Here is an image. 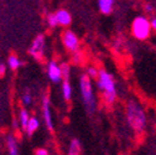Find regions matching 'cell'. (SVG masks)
I'll return each instance as SVG.
<instances>
[{
    "label": "cell",
    "instance_id": "obj_21",
    "mask_svg": "<svg viewBox=\"0 0 156 155\" xmlns=\"http://www.w3.org/2000/svg\"><path fill=\"white\" fill-rule=\"evenodd\" d=\"M31 101H32V97H31V94H29V93H25V94L23 96V103H24L25 106L30 104V103H31Z\"/></svg>",
    "mask_w": 156,
    "mask_h": 155
},
{
    "label": "cell",
    "instance_id": "obj_3",
    "mask_svg": "<svg viewBox=\"0 0 156 155\" xmlns=\"http://www.w3.org/2000/svg\"><path fill=\"white\" fill-rule=\"evenodd\" d=\"M130 32H131L133 37H135L138 41H146L151 36V32H152L150 19L145 15L136 16L131 21Z\"/></svg>",
    "mask_w": 156,
    "mask_h": 155
},
{
    "label": "cell",
    "instance_id": "obj_8",
    "mask_svg": "<svg viewBox=\"0 0 156 155\" xmlns=\"http://www.w3.org/2000/svg\"><path fill=\"white\" fill-rule=\"evenodd\" d=\"M42 112H44V118L46 122V125L50 130L53 129V123H52V115H51V108H50V101L48 97L44 98V103H42Z\"/></svg>",
    "mask_w": 156,
    "mask_h": 155
},
{
    "label": "cell",
    "instance_id": "obj_12",
    "mask_svg": "<svg viewBox=\"0 0 156 155\" xmlns=\"http://www.w3.org/2000/svg\"><path fill=\"white\" fill-rule=\"evenodd\" d=\"M62 94H63V98L66 101H71V98H72V87H71V83L68 81H63Z\"/></svg>",
    "mask_w": 156,
    "mask_h": 155
},
{
    "label": "cell",
    "instance_id": "obj_23",
    "mask_svg": "<svg viewBox=\"0 0 156 155\" xmlns=\"http://www.w3.org/2000/svg\"><path fill=\"white\" fill-rule=\"evenodd\" d=\"M150 24H151V29H152V31L156 32V16H154V17L150 19Z\"/></svg>",
    "mask_w": 156,
    "mask_h": 155
},
{
    "label": "cell",
    "instance_id": "obj_9",
    "mask_svg": "<svg viewBox=\"0 0 156 155\" xmlns=\"http://www.w3.org/2000/svg\"><path fill=\"white\" fill-rule=\"evenodd\" d=\"M98 9L104 15L112 14L114 9V0H98Z\"/></svg>",
    "mask_w": 156,
    "mask_h": 155
},
{
    "label": "cell",
    "instance_id": "obj_22",
    "mask_svg": "<svg viewBox=\"0 0 156 155\" xmlns=\"http://www.w3.org/2000/svg\"><path fill=\"white\" fill-rule=\"evenodd\" d=\"M144 9H145V11H146V14H154V8H152V5L151 4H145V6H144Z\"/></svg>",
    "mask_w": 156,
    "mask_h": 155
},
{
    "label": "cell",
    "instance_id": "obj_10",
    "mask_svg": "<svg viewBox=\"0 0 156 155\" xmlns=\"http://www.w3.org/2000/svg\"><path fill=\"white\" fill-rule=\"evenodd\" d=\"M57 16V20H58V25H62V26H68L72 21V16L68 11L66 10H58L56 13Z\"/></svg>",
    "mask_w": 156,
    "mask_h": 155
},
{
    "label": "cell",
    "instance_id": "obj_18",
    "mask_svg": "<svg viewBox=\"0 0 156 155\" xmlns=\"http://www.w3.org/2000/svg\"><path fill=\"white\" fill-rule=\"evenodd\" d=\"M98 74H99V70L97 68V67H94V66H89L88 68H87V76L89 77V78L92 80V78H98Z\"/></svg>",
    "mask_w": 156,
    "mask_h": 155
},
{
    "label": "cell",
    "instance_id": "obj_19",
    "mask_svg": "<svg viewBox=\"0 0 156 155\" xmlns=\"http://www.w3.org/2000/svg\"><path fill=\"white\" fill-rule=\"evenodd\" d=\"M47 21H48V25H50L51 27H55V26L58 25V20H57L56 14H50V15L47 16Z\"/></svg>",
    "mask_w": 156,
    "mask_h": 155
},
{
    "label": "cell",
    "instance_id": "obj_13",
    "mask_svg": "<svg viewBox=\"0 0 156 155\" xmlns=\"http://www.w3.org/2000/svg\"><path fill=\"white\" fill-rule=\"evenodd\" d=\"M38 125H40V123H38V119H37V118H35V117L30 118V122H29V124H27V127H26L27 134L31 135L34 132H36L37 128H38Z\"/></svg>",
    "mask_w": 156,
    "mask_h": 155
},
{
    "label": "cell",
    "instance_id": "obj_7",
    "mask_svg": "<svg viewBox=\"0 0 156 155\" xmlns=\"http://www.w3.org/2000/svg\"><path fill=\"white\" fill-rule=\"evenodd\" d=\"M47 74L48 78L53 82V83H58L63 77H62V72H61V67L58 66L55 61H51L47 66Z\"/></svg>",
    "mask_w": 156,
    "mask_h": 155
},
{
    "label": "cell",
    "instance_id": "obj_24",
    "mask_svg": "<svg viewBox=\"0 0 156 155\" xmlns=\"http://www.w3.org/2000/svg\"><path fill=\"white\" fill-rule=\"evenodd\" d=\"M5 72H6V67H5V65L0 63V77H3V76L5 74Z\"/></svg>",
    "mask_w": 156,
    "mask_h": 155
},
{
    "label": "cell",
    "instance_id": "obj_20",
    "mask_svg": "<svg viewBox=\"0 0 156 155\" xmlns=\"http://www.w3.org/2000/svg\"><path fill=\"white\" fill-rule=\"evenodd\" d=\"M72 60H73V62H74L76 65H80V63H81V60H82V52H80V51L74 52Z\"/></svg>",
    "mask_w": 156,
    "mask_h": 155
},
{
    "label": "cell",
    "instance_id": "obj_5",
    "mask_svg": "<svg viewBox=\"0 0 156 155\" xmlns=\"http://www.w3.org/2000/svg\"><path fill=\"white\" fill-rule=\"evenodd\" d=\"M62 41H63V45L65 47L71 51V52H77L78 49H80V40H78L77 35L71 31V30H67L63 32V36H62Z\"/></svg>",
    "mask_w": 156,
    "mask_h": 155
},
{
    "label": "cell",
    "instance_id": "obj_2",
    "mask_svg": "<svg viewBox=\"0 0 156 155\" xmlns=\"http://www.w3.org/2000/svg\"><path fill=\"white\" fill-rule=\"evenodd\" d=\"M97 87L102 92L103 99L107 104L115 103L118 98V92H116V85L114 77L105 70H99L98 78H97Z\"/></svg>",
    "mask_w": 156,
    "mask_h": 155
},
{
    "label": "cell",
    "instance_id": "obj_4",
    "mask_svg": "<svg viewBox=\"0 0 156 155\" xmlns=\"http://www.w3.org/2000/svg\"><path fill=\"white\" fill-rule=\"evenodd\" d=\"M80 88H81V93H82V98L84 102V106L87 108V110L89 113H93L95 110V96H94V91H93V85L90 78L87 74L81 76L80 78Z\"/></svg>",
    "mask_w": 156,
    "mask_h": 155
},
{
    "label": "cell",
    "instance_id": "obj_26",
    "mask_svg": "<svg viewBox=\"0 0 156 155\" xmlns=\"http://www.w3.org/2000/svg\"><path fill=\"white\" fill-rule=\"evenodd\" d=\"M155 113H156V107H155Z\"/></svg>",
    "mask_w": 156,
    "mask_h": 155
},
{
    "label": "cell",
    "instance_id": "obj_15",
    "mask_svg": "<svg viewBox=\"0 0 156 155\" xmlns=\"http://www.w3.org/2000/svg\"><path fill=\"white\" fill-rule=\"evenodd\" d=\"M29 122H30V117H29L27 110L26 109H21L20 110V123H21V127L26 129Z\"/></svg>",
    "mask_w": 156,
    "mask_h": 155
},
{
    "label": "cell",
    "instance_id": "obj_16",
    "mask_svg": "<svg viewBox=\"0 0 156 155\" xmlns=\"http://www.w3.org/2000/svg\"><path fill=\"white\" fill-rule=\"evenodd\" d=\"M8 63H9V66H10V68H11V70H16V68H19V66L21 65L20 60H19L17 57H16V56H14V55H11V56L9 57Z\"/></svg>",
    "mask_w": 156,
    "mask_h": 155
},
{
    "label": "cell",
    "instance_id": "obj_25",
    "mask_svg": "<svg viewBox=\"0 0 156 155\" xmlns=\"http://www.w3.org/2000/svg\"><path fill=\"white\" fill-rule=\"evenodd\" d=\"M36 155H48V153H47V150H45V149H38V150L36 151Z\"/></svg>",
    "mask_w": 156,
    "mask_h": 155
},
{
    "label": "cell",
    "instance_id": "obj_17",
    "mask_svg": "<svg viewBox=\"0 0 156 155\" xmlns=\"http://www.w3.org/2000/svg\"><path fill=\"white\" fill-rule=\"evenodd\" d=\"M60 67H61L62 77L65 78V81H68V77H69V73H71V67H69V65L66 63V62H63V63H61Z\"/></svg>",
    "mask_w": 156,
    "mask_h": 155
},
{
    "label": "cell",
    "instance_id": "obj_1",
    "mask_svg": "<svg viewBox=\"0 0 156 155\" xmlns=\"http://www.w3.org/2000/svg\"><path fill=\"white\" fill-rule=\"evenodd\" d=\"M125 117L130 128L138 134L146 130L147 127V115L143 104L136 99H129L125 106Z\"/></svg>",
    "mask_w": 156,
    "mask_h": 155
},
{
    "label": "cell",
    "instance_id": "obj_14",
    "mask_svg": "<svg viewBox=\"0 0 156 155\" xmlns=\"http://www.w3.org/2000/svg\"><path fill=\"white\" fill-rule=\"evenodd\" d=\"M80 153H81V143L77 139H73L69 146L68 155H80Z\"/></svg>",
    "mask_w": 156,
    "mask_h": 155
},
{
    "label": "cell",
    "instance_id": "obj_6",
    "mask_svg": "<svg viewBox=\"0 0 156 155\" xmlns=\"http://www.w3.org/2000/svg\"><path fill=\"white\" fill-rule=\"evenodd\" d=\"M44 50H45V36L38 35L32 42V46L30 47V53L37 60H41L44 56Z\"/></svg>",
    "mask_w": 156,
    "mask_h": 155
},
{
    "label": "cell",
    "instance_id": "obj_11",
    "mask_svg": "<svg viewBox=\"0 0 156 155\" xmlns=\"http://www.w3.org/2000/svg\"><path fill=\"white\" fill-rule=\"evenodd\" d=\"M8 149H9V154L10 155H19V150H17V144L16 140L12 135L8 137Z\"/></svg>",
    "mask_w": 156,
    "mask_h": 155
}]
</instances>
